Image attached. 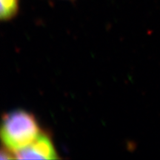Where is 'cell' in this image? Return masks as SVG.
Wrapping results in <instances>:
<instances>
[{"instance_id":"1","label":"cell","mask_w":160,"mask_h":160,"mask_svg":"<svg viewBox=\"0 0 160 160\" xmlns=\"http://www.w3.org/2000/svg\"><path fill=\"white\" fill-rule=\"evenodd\" d=\"M40 134L37 120L28 112L13 111L3 118L2 141L6 148L13 153L28 146Z\"/></svg>"},{"instance_id":"3","label":"cell","mask_w":160,"mask_h":160,"mask_svg":"<svg viewBox=\"0 0 160 160\" xmlns=\"http://www.w3.org/2000/svg\"><path fill=\"white\" fill-rule=\"evenodd\" d=\"M19 7V0H1L0 17L2 20H8L16 15Z\"/></svg>"},{"instance_id":"2","label":"cell","mask_w":160,"mask_h":160,"mask_svg":"<svg viewBox=\"0 0 160 160\" xmlns=\"http://www.w3.org/2000/svg\"><path fill=\"white\" fill-rule=\"evenodd\" d=\"M13 155L19 159H55L59 158L51 140L47 136L42 134L28 146L13 153Z\"/></svg>"}]
</instances>
